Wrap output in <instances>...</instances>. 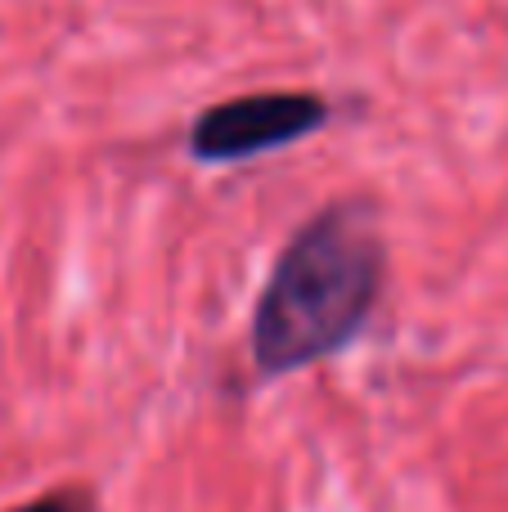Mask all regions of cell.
Instances as JSON below:
<instances>
[{
	"instance_id": "1",
	"label": "cell",
	"mask_w": 508,
	"mask_h": 512,
	"mask_svg": "<svg viewBox=\"0 0 508 512\" xmlns=\"http://www.w3.org/2000/svg\"><path fill=\"white\" fill-rule=\"evenodd\" d=\"M387 243L365 198L320 207L275 256L252 306L257 378H288L347 351L374 319Z\"/></svg>"
},
{
	"instance_id": "2",
	"label": "cell",
	"mask_w": 508,
	"mask_h": 512,
	"mask_svg": "<svg viewBox=\"0 0 508 512\" xmlns=\"http://www.w3.org/2000/svg\"><path fill=\"white\" fill-rule=\"evenodd\" d=\"M333 122V104L315 90H257L207 104L189 126V158L207 167L248 162L311 140Z\"/></svg>"
},
{
	"instance_id": "3",
	"label": "cell",
	"mask_w": 508,
	"mask_h": 512,
	"mask_svg": "<svg viewBox=\"0 0 508 512\" xmlns=\"http://www.w3.org/2000/svg\"><path fill=\"white\" fill-rule=\"evenodd\" d=\"M9 512H99V499L90 495L86 486H59V490H50V495H36Z\"/></svg>"
}]
</instances>
